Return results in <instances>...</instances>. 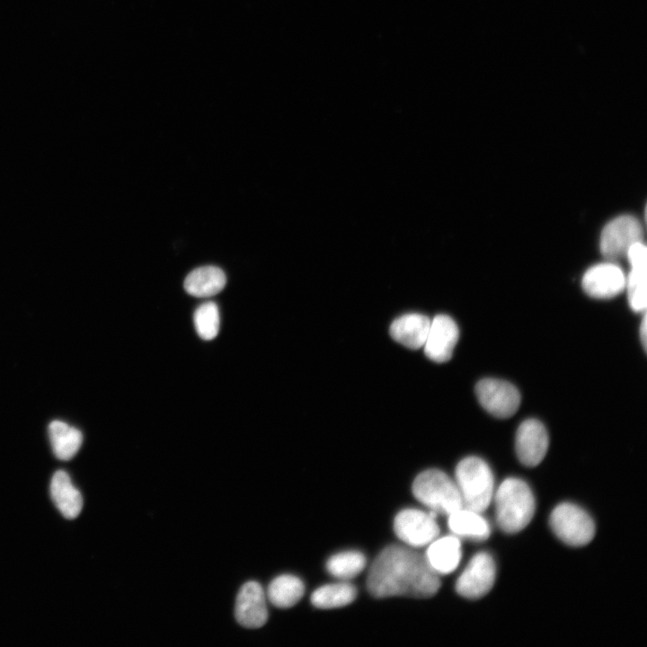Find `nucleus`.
Masks as SVG:
<instances>
[{
  "instance_id": "1",
  "label": "nucleus",
  "mask_w": 647,
  "mask_h": 647,
  "mask_svg": "<svg viewBox=\"0 0 647 647\" xmlns=\"http://www.w3.org/2000/svg\"><path fill=\"white\" fill-rule=\"evenodd\" d=\"M439 575L424 555L408 547L384 548L372 563L367 587L375 598L407 596L430 598L439 589Z\"/></svg>"
},
{
  "instance_id": "2",
  "label": "nucleus",
  "mask_w": 647,
  "mask_h": 647,
  "mask_svg": "<svg viewBox=\"0 0 647 647\" xmlns=\"http://www.w3.org/2000/svg\"><path fill=\"white\" fill-rule=\"evenodd\" d=\"M495 516L500 528L514 534L525 528L533 518L536 501L527 483L516 477L505 479L493 494Z\"/></svg>"
},
{
  "instance_id": "3",
  "label": "nucleus",
  "mask_w": 647,
  "mask_h": 647,
  "mask_svg": "<svg viewBox=\"0 0 647 647\" xmlns=\"http://www.w3.org/2000/svg\"><path fill=\"white\" fill-rule=\"evenodd\" d=\"M455 478L464 507L484 511L494 494L493 474L488 464L477 456L465 457L456 466Z\"/></svg>"
},
{
  "instance_id": "4",
  "label": "nucleus",
  "mask_w": 647,
  "mask_h": 647,
  "mask_svg": "<svg viewBox=\"0 0 647 647\" xmlns=\"http://www.w3.org/2000/svg\"><path fill=\"white\" fill-rule=\"evenodd\" d=\"M412 493L437 514L448 516L464 507L456 482L439 469H428L419 474L412 483Z\"/></svg>"
},
{
  "instance_id": "5",
  "label": "nucleus",
  "mask_w": 647,
  "mask_h": 647,
  "mask_svg": "<svg viewBox=\"0 0 647 647\" xmlns=\"http://www.w3.org/2000/svg\"><path fill=\"white\" fill-rule=\"evenodd\" d=\"M549 525L554 535L571 546L585 545L595 535L591 517L579 506L569 502L561 503L553 510Z\"/></svg>"
},
{
  "instance_id": "6",
  "label": "nucleus",
  "mask_w": 647,
  "mask_h": 647,
  "mask_svg": "<svg viewBox=\"0 0 647 647\" xmlns=\"http://www.w3.org/2000/svg\"><path fill=\"white\" fill-rule=\"evenodd\" d=\"M437 515L432 510L424 512L411 508L402 510L394 520V533L409 546L428 545L439 535V527L436 521Z\"/></svg>"
},
{
  "instance_id": "7",
  "label": "nucleus",
  "mask_w": 647,
  "mask_h": 647,
  "mask_svg": "<svg viewBox=\"0 0 647 647\" xmlns=\"http://www.w3.org/2000/svg\"><path fill=\"white\" fill-rule=\"evenodd\" d=\"M643 226L640 221L629 215L616 217L604 227L600 236V252L608 260L626 255L629 248L643 242Z\"/></svg>"
},
{
  "instance_id": "8",
  "label": "nucleus",
  "mask_w": 647,
  "mask_h": 647,
  "mask_svg": "<svg viewBox=\"0 0 647 647\" xmlns=\"http://www.w3.org/2000/svg\"><path fill=\"white\" fill-rule=\"evenodd\" d=\"M495 576L493 558L488 553L480 552L473 556L457 578L456 591L468 599L480 598L492 589Z\"/></svg>"
},
{
  "instance_id": "9",
  "label": "nucleus",
  "mask_w": 647,
  "mask_h": 647,
  "mask_svg": "<svg viewBox=\"0 0 647 647\" xmlns=\"http://www.w3.org/2000/svg\"><path fill=\"white\" fill-rule=\"evenodd\" d=\"M480 404L497 418H509L518 410L520 394L510 383L496 378H484L475 386Z\"/></svg>"
},
{
  "instance_id": "10",
  "label": "nucleus",
  "mask_w": 647,
  "mask_h": 647,
  "mask_svg": "<svg viewBox=\"0 0 647 647\" xmlns=\"http://www.w3.org/2000/svg\"><path fill=\"white\" fill-rule=\"evenodd\" d=\"M626 284L623 270L615 262L607 261L589 268L582 278V288L594 298L607 299L620 294Z\"/></svg>"
},
{
  "instance_id": "11",
  "label": "nucleus",
  "mask_w": 647,
  "mask_h": 647,
  "mask_svg": "<svg viewBox=\"0 0 647 647\" xmlns=\"http://www.w3.org/2000/svg\"><path fill=\"white\" fill-rule=\"evenodd\" d=\"M549 438L544 424L536 419L521 422L516 432L515 448L519 461L527 466H536L544 459Z\"/></svg>"
},
{
  "instance_id": "12",
  "label": "nucleus",
  "mask_w": 647,
  "mask_h": 647,
  "mask_svg": "<svg viewBox=\"0 0 647 647\" xmlns=\"http://www.w3.org/2000/svg\"><path fill=\"white\" fill-rule=\"evenodd\" d=\"M458 338L456 322L447 315H437L430 322L423 345L425 355L437 363L449 360Z\"/></svg>"
},
{
  "instance_id": "13",
  "label": "nucleus",
  "mask_w": 647,
  "mask_h": 647,
  "mask_svg": "<svg viewBox=\"0 0 647 647\" xmlns=\"http://www.w3.org/2000/svg\"><path fill=\"white\" fill-rule=\"evenodd\" d=\"M236 621L244 627L256 629L268 620L265 593L256 581H248L240 589L235 608Z\"/></svg>"
},
{
  "instance_id": "14",
  "label": "nucleus",
  "mask_w": 647,
  "mask_h": 647,
  "mask_svg": "<svg viewBox=\"0 0 647 647\" xmlns=\"http://www.w3.org/2000/svg\"><path fill=\"white\" fill-rule=\"evenodd\" d=\"M631 270L626 278L625 288L629 305L634 312L646 309V267L647 250L643 242L633 244L626 253Z\"/></svg>"
},
{
  "instance_id": "15",
  "label": "nucleus",
  "mask_w": 647,
  "mask_h": 647,
  "mask_svg": "<svg viewBox=\"0 0 647 647\" xmlns=\"http://www.w3.org/2000/svg\"><path fill=\"white\" fill-rule=\"evenodd\" d=\"M431 320L422 314L410 313L396 318L390 326V334L398 343L411 350L423 347Z\"/></svg>"
},
{
  "instance_id": "16",
  "label": "nucleus",
  "mask_w": 647,
  "mask_h": 647,
  "mask_svg": "<svg viewBox=\"0 0 647 647\" xmlns=\"http://www.w3.org/2000/svg\"><path fill=\"white\" fill-rule=\"evenodd\" d=\"M428 545L424 556L439 575L449 574L457 568L462 556L459 537L455 535L437 537Z\"/></svg>"
},
{
  "instance_id": "17",
  "label": "nucleus",
  "mask_w": 647,
  "mask_h": 647,
  "mask_svg": "<svg viewBox=\"0 0 647 647\" xmlns=\"http://www.w3.org/2000/svg\"><path fill=\"white\" fill-rule=\"evenodd\" d=\"M50 495L65 518L73 519L80 514L83 498L66 472L58 470L54 474L50 483Z\"/></svg>"
},
{
  "instance_id": "18",
  "label": "nucleus",
  "mask_w": 647,
  "mask_h": 647,
  "mask_svg": "<svg viewBox=\"0 0 647 647\" xmlns=\"http://www.w3.org/2000/svg\"><path fill=\"white\" fill-rule=\"evenodd\" d=\"M448 527L457 537L482 541L490 536L491 527L481 512L461 508L448 515Z\"/></svg>"
},
{
  "instance_id": "19",
  "label": "nucleus",
  "mask_w": 647,
  "mask_h": 647,
  "mask_svg": "<svg viewBox=\"0 0 647 647\" xmlns=\"http://www.w3.org/2000/svg\"><path fill=\"white\" fill-rule=\"evenodd\" d=\"M226 283L225 272L216 266H202L191 271L184 280V289L197 297H207L219 293Z\"/></svg>"
},
{
  "instance_id": "20",
  "label": "nucleus",
  "mask_w": 647,
  "mask_h": 647,
  "mask_svg": "<svg viewBox=\"0 0 647 647\" xmlns=\"http://www.w3.org/2000/svg\"><path fill=\"white\" fill-rule=\"evenodd\" d=\"M49 435L52 450L60 460L74 457L83 442V435L79 430L58 420L49 425Z\"/></svg>"
},
{
  "instance_id": "21",
  "label": "nucleus",
  "mask_w": 647,
  "mask_h": 647,
  "mask_svg": "<svg viewBox=\"0 0 647 647\" xmlns=\"http://www.w3.org/2000/svg\"><path fill=\"white\" fill-rule=\"evenodd\" d=\"M305 585L297 576L284 574L276 577L269 585L267 595L275 607L288 608L295 606L303 597Z\"/></svg>"
},
{
  "instance_id": "22",
  "label": "nucleus",
  "mask_w": 647,
  "mask_h": 647,
  "mask_svg": "<svg viewBox=\"0 0 647 647\" xmlns=\"http://www.w3.org/2000/svg\"><path fill=\"white\" fill-rule=\"evenodd\" d=\"M357 597V589L348 582L326 584L311 595V603L317 608L329 609L349 605Z\"/></svg>"
},
{
  "instance_id": "23",
  "label": "nucleus",
  "mask_w": 647,
  "mask_h": 647,
  "mask_svg": "<svg viewBox=\"0 0 647 647\" xmlns=\"http://www.w3.org/2000/svg\"><path fill=\"white\" fill-rule=\"evenodd\" d=\"M366 566V557L359 551H345L332 555L326 562V570L330 575L350 580L359 574Z\"/></svg>"
},
{
  "instance_id": "24",
  "label": "nucleus",
  "mask_w": 647,
  "mask_h": 647,
  "mask_svg": "<svg viewBox=\"0 0 647 647\" xmlns=\"http://www.w3.org/2000/svg\"><path fill=\"white\" fill-rule=\"evenodd\" d=\"M193 320L197 333L201 339L208 341L217 335L220 315L216 303L208 301L200 305L194 313Z\"/></svg>"
},
{
  "instance_id": "25",
  "label": "nucleus",
  "mask_w": 647,
  "mask_h": 647,
  "mask_svg": "<svg viewBox=\"0 0 647 647\" xmlns=\"http://www.w3.org/2000/svg\"><path fill=\"white\" fill-rule=\"evenodd\" d=\"M647 323H646V315H643L641 325H640V338L643 346L644 350H646V337H647Z\"/></svg>"
}]
</instances>
